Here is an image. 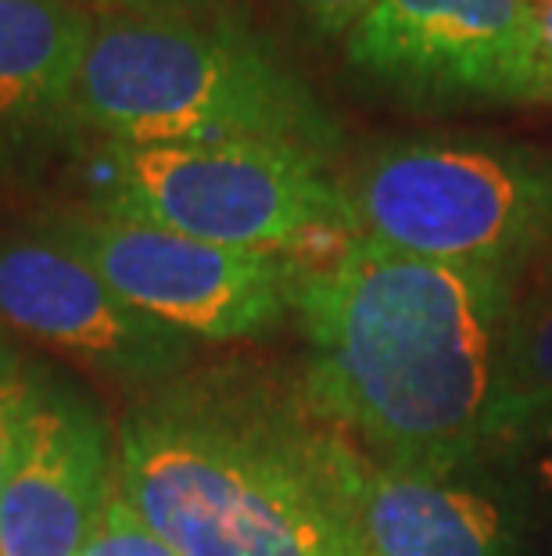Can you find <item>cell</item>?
I'll list each match as a JSON object with an SVG mask.
<instances>
[{"mask_svg": "<svg viewBox=\"0 0 552 556\" xmlns=\"http://www.w3.org/2000/svg\"><path fill=\"white\" fill-rule=\"evenodd\" d=\"M73 126L104 144L280 140L331 159V112L241 18L205 8L101 11L93 18Z\"/></svg>", "mask_w": 552, "mask_h": 556, "instance_id": "cell-3", "label": "cell"}, {"mask_svg": "<svg viewBox=\"0 0 552 556\" xmlns=\"http://www.w3.org/2000/svg\"><path fill=\"white\" fill-rule=\"evenodd\" d=\"M0 324L126 381L162 384L194 341L137 313L51 230H0Z\"/></svg>", "mask_w": 552, "mask_h": 556, "instance_id": "cell-8", "label": "cell"}, {"mask_svg": "<svg viewBox=\"0 0 552 556\" xmlns=\"http://www.w3.org/2000/svg\"><path fill=\"white\" fill-rule=\"evenodd\" d=\"M351 233L391 252L521 277L552 255V159L488 137H398L345 180Z\"/></svg>", "mask_w": 552, "mask_h": 556, "instance_id": "cell-4", "label": "cell"}, {"mask_svg": "<svg viewBox=\"0 0 552 556\" xmlns=\"http://www.w3.org/2000/svg\"><path fill=\"white\" fill-rule=\"evenodd\" d=\"M506 456L521 464V475L527 478V484L552 506V413L538 420Z\"/></svg>", "mask_w": 552, "mask_h": 556, "instance_id": "cell-16", "label": "cell"}, {"mask_svg": "<svg viewBox=\"0 0 552 556\" xmlns=\"http://www.w3.org/2000/svg\"><path fill=\"white\" fill-rule=\"evenodd\" d=\"M79 556H180L155 528L147 525L144 514L126 500L119 481L104 503L98 528L90 531L87 546Z\"/></svg>", "mask_w": 552, "mask_h": 556, "instance_id": "cell-13", "label": "cell"}, {"mask_svg": "<svg viewBox=\"0 0 552 556\" xmlns=\"http://www.w3.org/2000/svg\"><path fill=\"white\" fill-rule=\"evenodd\" d=\"M37 381L40 374L29 370L18 359V352L0 341V492H4L22 428H26L33 399H37Z\"/></svg>", "mask_w": 552, "mask_h": 556, "instance_id": "cell-14", "label": "cell"}, {"mask_svg": "<svg viewBox=\"0 0 552 556\" xmlns=\"http://www.w3.org/2000/svg\"><path fill=\"white\" fill-rule=\"evenodd\" d=\"M348 434L262 377H169L119 424L115 481L180 556H367Z\"/></svg>", "mask_w": 552, "mask_h": 556, "instance_id": "cell-2", "label": "cell"}, {"mask_svg": "<svg viewBox=\"0 0 552 556\" xmlns=\"http://www.w3.org/2000/svg\"><path fill=\"white\" fill-rule=\"evenodd\" d=\"M291 11L309 26L316 37H348L359 18L373 8V0H287Z\"/></svg>", "mask_w": 552, "mask_h": 556, "instance_id": "cell-15", "label": "cell"}, {"mask_svg": "<svg viewBox=\"0 0 552 556\" xmlns=\"http://www.w3.org/2000/svg\"><path fill=\"white\" fill-rule=\"evenodd\" d=\"M115 489V442L90 402L40 374L0 492V556H79Z\"/></svg>", "mask_w": 552, "mask_h": 556, "instance_id": "cell-9", "label": "cell"}, {"mask_svg": "<svg viewBox=\"0 0 552 556\" xmlns=\"http://www.w3.org/2000/svg\"><path fill=\"white\" fill-rule=\"evenodd\" d=\"M345 481L367 556H524L506 510L466 478L402 475L348 438Z\"/></svg>", "mask_w": 552, "mask_h": 556, "instance_id": "cell-10", "label": "cell"}, {"mask_svg": "<svg viewBox=\"0 0 552 556\" xmlns=\"http://www.w3.org/2000/svg\"><path fill=\"white\" fill-rule=\"evenodd\" d=\"M552 413V283L516 294L502 330L491 388L485 459L506 456L538 420Z\"/></svg>", "mask_w": 552, "mask_h": 556, "instance_id": "cell-12", "label": "cell"}, {"mask_svg": "<svg viewBox=\"0 0 552 556\" xmlns=\"http://www.w3.org/2000/svg\"><path fill=\"white\" fill-rule=\"evenodd\" d=\"M93 18L73 0H0V173L29 165L73 126Z\"/></svg>", "mask_w": 552, "mask_h": 556, "instance_id": "cell-11", "label": "cell"}, {"mask_svg": "<svg viewBox=\"0 0 552 556\" xmlns=\"http://www.w3.org/2000/svg\"><path fill=\"white\" fill-rule=\"evenodd\" d=\"M73 4H93L104 11H144V8H202L208 0H73Z\"/></svg>", "mask_w": 552, "mask_h": 556, "instance_id": "cell-18", "label": "cell"}, {"mask_svg": "<svg viewBox=\"0 0 552 556\" xmlns=\"http://www.w3.org/2000/svg\"><path fill=\"white\" fill-rule=\"evenodd\" d=\"M516 283L367 238L298 263L291 313L309 349L305 399L381 467L466 478L485 464Z\"/></svg>", "mask_w": 552, "mask_h": 556, "instance_id": "cell-1", "label": "cell"}, {"mask_svg": "<svg viewBox=\"0 0 552 556\" xmlns=\"http://www.w3.org/2000/svg\"><path fill=\"white\" fill-rule=\"evenodd\" d=\"M93 184L90 208L244 252L309 263L356 238L331 159L280 140L104 144Z\"/></svg>", "mask_w": 552, "mask_h": 556, "instance_id": "cell-5", "label": "cell"}, {"mask_svg": "<svg viewBox=\"0 0 552 556\" xmlns=\"http://www.w3.org/2000/svg\"><path fill=\"white\" fill-rule=\"evenodd\" d=\"M47 230L76 248L137 313L191 341L258 338L291 313L298 263L287 255L197 241L101 208L62 216Z\"/></svg>", "mask_w": 552, "mask_h": 556, "instance_id": "cell-6", "label": "cell"}, {"mask_svg": "<svg viewBox=\"0 0 552 556\" xmlns=\"http://www.w3.org/2000/svg\"><path fill=\"white\" fill-rule=\"evenodd\" d=\"M527 101L552 104V0H535V43Z\"/></svg>", "mask_w": 552, "mask_h": 556, "instance_id": "cell-17", "label": "cell"}, {"mask_svg": "<svg viewBox=\"0 0 552 556\" xmlns=\"http://www.w3.org/2000/svg\"><path fill=\"white\" fill-rule=\"evenodd\" d=\"M535 0H373L345 37L362 76L416 101H527Z\"/></svg>", "mask_w": 552, "mask_h": 556, "instance_id": "cell-7", "label": "cell"}]
</instances>
